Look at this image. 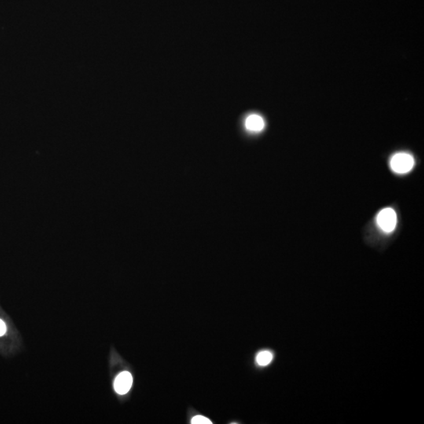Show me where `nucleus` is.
<instances>
[{"instance_id":"nucleus-2","label":"nucleus","mask_w":424,"mask_h":424,"mask_svg":"<svg viewBox=\"0 0 424 424\" xmlns=\"http://www.w3.org/2000/svg\"><path fill=\"white\" fill-rule=\"evenodd\" d=\"M377 224L380 230L386 233H391L396 229L398 216L396 211L391 208L381 210L377 215Z\"/></svg>"},{"instance_id":"nucleus-7","label":"nucleus","mask_w":424,"mask_h":424,"mask_svg":"<svg viewBox=\"0 0 424 424\" xmlns=\"http://www.w3.org/2000/svg\"><path fill=\"white\" fill-rule=\"evenodd\" d=\"M6 325L4 323L3 321L0 319V336H3L6 333Z\"/></svg>"},{"instance_id":"nucleus-1","label":"nucleus","mask_w":424,"mask_h":424,"mask_svg":"<svg viewBox=\"0 0 424 424\" xmlns=\"http://www.w3.org/2000/svg\"><path fill=\"white\" fill-rule=\"evenodd\" d=\"M415 166V160L408 153H398L390 160L391 169L399 175H405L410 172Z\"/></svg>"},{"instance_id":"nucleus-5","label":"nucleus","mask_w":424,"mask_h":424,"mask_svg":"<svg viewBox=\"0 0 424 424\" xmlns=\"http://www.w3.org/2000/svg\"><path fill=\"white\" fill-rule=\"evenodd\" d=\"M274 355L269 351H261L256 356V362L259 366H266L271 363Z\"/></svg>"},{"instance_id":"nucleus-6","label":"nucleus","mask_w":424,"mask_h":424,"mask_svg":"<svg viewBox=\"0 0 424 424\" xmlns=\"http://www.w3.org/2000/svg\"><path fill=\"white\" fill-rule=\"evenodd\" d=\"M192 424H211L212 422L210 421L209 419L206 418L203 416H196L192 419Z\"/></svg>"},{"instance_id":"nucleus-3","label":"nucleus","mask_w":424,"mask_h":424,"mask_svg":"<svg viewBox=\"0 0 424 424\" xmlns=\"http://www.w3.org/2000/svg\"><path fill=\"white\" fill-rule=\"evenodd\" d=\"M132 376L128 372H123L118 375L115 382H114V388L116 393L120 395H126L130 391L132 386Z\"/></svg>"},{"instance_id":"nucleus-4","label":"nucleus","mask_w":424,"mask_h":424,"mask_svg":"<svg viewBox=\"0 0 424 424\" xmlns=\"http://www.w3.org/2000/svg\"><path fill=\"white\" fill-rule=\"evenodd\" d=\"M245 127L251 132H260L265 127L264 119L258 114H252L245 120Z\"/></svg>"}]
</instances>
